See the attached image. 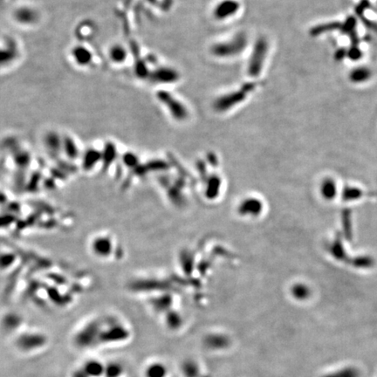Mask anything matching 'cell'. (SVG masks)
<instances>
[{
  "label": "cell",
  "mask_w": 377,
  "mask_h": 377,
  "mask_svg": "<svg viewBox=\"0 0 377 377\" xmlns=\"http://www.w3.org/2000/svg\"><path fill=\"white\" fill-rule=\"evenodd\" d=\"M322 193L324 195V197L328 199H331L335 197V194L336 193V186L335 185L334 181L332 180L326 181L323 184Z\"/></svg>",
  "instance_id": "9c48e42d"
},
{
  "label": "cell",
  "mask_w": 377,
  "mask_h": 377,
  "mask_svg": "<svg viewBox=\"0 0 377 377\" xmlns=\"http://www.w3.org/2000/svg\"><path fill=\"white\" fill-rule=\"evenodd\" d=\"M143 375L144 377H168L169 370L165 362L156 361L146 365Z\"/></svg>",
  "instance_id": "5b68a950"
},
{
  "label": "cell",
  "mask_w": 377,
  "mask_h": 377,
  "mask_svg": "<svg viewBox=\"0 0 377 377\" xmlns=\"http://www.w3.org/2000/svg\"><path fill=\"white\" fill-rule=\"evenodd\" d=\"M43 142L49 152H59L63 148V136L55 131H48L44 135Z\"/></svg>",
  "instance_id": "8992f818"
},
{
  "label": "cell",
  "mask_w": 377,
  "mask_h": 377,
  "mask_svg": "<svg viewBox=\"0 0 377 377\" xmlns=\"http://www.w3.org/2000/svg\"><path fill=\"white\" fill-rule=\"evenodd\" d=\"M324 377H360V372L358 370L353 367H347L343 370L336 371L334 373L329 374Z\"/></svg>",
  "instance_id": "ba28073f"
},
{
  "label": "cell",
  "mask_w": 377,
  "mask_h": 377,
  "mask_svg": "<svg viewBox=\"0 0 377 377\" xmlns=\"http://www.w3.org/2000/svg\"><path fill=\"white\" fill-rule=\"evenodd\" d=\"M70 54L73 61L79 67H88L93 61V52L86 45H75L72 47Z\"/></svg>",
  "instance_id": "3957f363"
},
{
  "label": "cell",
  "mask_w": 377,
  "mask_h": 377,
  "mask_svg": "<svg viewBox=\"0 0 377 377\" xmlns=\"http://www.w3.org/2000/svg\"><path fill=\"white\" fill-rule=\"evenodd\" d=\"M11 16L14 22L25 27L35 26L41 19V13L31 5H20L16 8Z\"/></svg>",
  "instance_id": "6da1fadb"
},
{
  "label": "cell",
  "mask_w": 377,
  "mask_h": 377,
  "mask_svg": "<svg viewBox=\"0 0 377 377\" xmlns=\"http://www.w3.org/2000/svg\"><path fill=\"white\" fill-rule=\"evenodd\" d=\"M361 197V191L355 188H346L344 191V199L345 200H354Z\"/></svg>",
  "instance_id": "30bf717a"
},
{
  "label": "cell",
  "mask_w": 377,
  "mask_h": 377,
  "mask_svg": "<svg viewBox=\"0 0 377 377\" xmlns=\"http://www.w3.org/2000/svg\"><path fill=\"white\" fill-rule=\"evenodd\" d=\"M200 366L193 360H187L183 362L181 371L184 377H198L200 374Z\"/></svg>",
  "instance_id": "52a82bcc"
},
{
  "label": "cell",
  "mask_w": 377,
  "mask_h": 377,
  "mask_svg": "<svg viewBox=\"0 0 377 377\" xmlns=\"http://www.w3.org/2000/svg\"><path fill=\"white\" fill-rule=\"evenodd\" d=\"M109 61L114 65L124 64L127 58V50L121 43H114L109 45L107 51Z\"/></svg>",
  "instance_id": "277c9868"
},
{
  "label": "cell",
  "mask_w": 377,
  "mask_h": 377,
  "mask_svg": "<svg viewBox=\"0 0 377 377\" xmlns=\"http://www.w3.org/2000/svg\"><path fill=\"white\" fill-rule=\"evenodd\" d=\"M19 55L18 44L7 38L0 44V68L8 67L15 62Z\"/></svg>",
  "instance_id": "7a4b0ae2"
}]
</instances>
